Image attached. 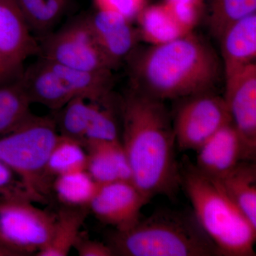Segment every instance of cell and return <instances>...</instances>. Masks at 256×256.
Returning <instances> with one entry per match:
<instances>
[{"instance_id": "obj_1", "label": "cell", "mask_w": 256, "mask_h": 256, "mask_svg": "<svg viewBox=\"0 0 256 256\" xmlns=\"http://www.w3.org/2000/svg\"><path fill=\"white\" fill-rule=\"evenodd\" d=\"M121 143L132 182L150 201L173 198L181 186L172 120L163 101L131 90L120 104Z\"/></svg>"}, {"instance_id": "obj_2", "label": "cell", "mask_w": 256, "mask_h": 256, "mask_svg": "<svg viewBox=\"0 0 256 256\" xmlns=\"http://www.w3.org/2000/svg\"><path fill=\"white\" fill-rule=\"evenodd\" d=\"M126 60L132 90L161 101L212 92L222 76L215 50L193 32Z\"/></svg>"}, {"instance_id": "obj_3", "label": "cell", "mask_w": 256, "mask_h": 256, "mask_svg": "<svg viewBox=\"0 0 256 256\" xmlns=\"http://www.w3.org/2000/svg\"><path fill=\"white\" fill-rule=\"evenodd\" d=\"M183 186L194 214L216 246L218 256H254V226L229 198L220 182L202 172L195 164L180 166Z\"/></svg>"}, {"instance_id": "obj_4", "label": "cell", "mask_w": 256, "mask_h": 256, "mask_svg": "<svg viewBox=\"0 0 256 256\" xmlns=\"http://www.w3.org/2000/svg\"><path fill=\"white\" fill-rule=\"evenodd\" d=\"M108 244L114 256H218L193 212L168 208L156 210L128 230H116Z\"/></svg>"}, {"instance_id": "obj_5", "label": "cell", "mask_w": 256, "mask_h": 256, "mask_svg": "<svg viewBox=\"0 0 256 256\" xmlns=\"http://www.w3.org/2000/svg\"><path fill=\"white\" fill-rule=\"evenodd\" d=\"M60 133L54 116L34 114L16 130L0 136V160L18 175L38 203L52 194L47 164Z\"/></svg>"}, {"instance_id": "obj_6", "label": "cell", "mask_w": 256, "mask_h": 256, "mask_svg": "<svg viewBox=\"0 0 256 256\" xmlns=\"http://www.w3.org/2000/svg\"><path fill=\"white\" fill-rule=\"evenodd\" d=\"M38 48L41 58L69 68L92 72L116 69L98 44L86 15L42 36Z\"/></svg>"}, {"instance_id": "obj_7", "label": "cell", "mask_w": 256, "mask_h": 256, "mask_svg": "<svg viewBox=\"0 0 256 256\" xmlns=\"http://www.w3.org/2000/svg\"><path fill=\"white\" fill-rule=\"evenodd\" d=\"M56 213L28 200L0 202V244L16 256L36 254L50 240Z\"/></svg>"}, {"instance_id": "obj_8", "label": "cell", "mask_w": 256, "mask_h": 256, "mask_svg": "<svg viewBox=\"0 0 256 256\" xmlns=\"http://www.w3.org/2000/svg\"><path fill=\"white\" fill-rule=\"evenodd\" d=\"M184 98L172 120L176 146L181 150L197 151L232 119L224 98L212 92Z\"/></svg>"}, {"instance_id": "obj_9", "label": "cell", "mask_w": 256, "mask_h": 256, "mask_svg": "<svg viewBox=\"0 0 256 256\" xmlns=\"http://www.w3.org/2000/svg\"><path fill=\"white\" fill-rule=\"evenodd\" d=\"M224 99L232 124L242 138L247 160L256 153V64L225 76Z\"/></svg>"}, {"instance_id": "obj_10", "label": "cell", "mask_w": 256, "mask_h": 256, "mask_svg": "<svg viewBox=\"0 0 256 256\" xmlns=\"http://www.w3.org/2000/svg\"><path fill=\"white\" fill-rule=\"evenodd\" d=\"M149 202L132 182L116 181L100 184L88 208L100 222L124 232L139 222Z\"/></svg>"}, {"instance_id": "obj_11", "label": "cell", "mask_w": 256, "mask_h": 256, "mask_svg": "<svg viewBox=\"0 0 256 256\" xmlns=\"http://www.w3.org/2000/svg\"><path fill=\"white\" fill-rule=\"evenodd\" d=\"M38 50V42L15 0H0V54L5 62L22 72L25 60Z\"/></svg>"}, {"instance_id": "obj_12", "label": "cell", "mask_w": 256, "mask_h": 256, "mask_svg": "<svg viewBox=\"0 0 256 256\" xmlns=\"http://www.w3.org/2000/svg\"><path fill=\"white\" fill-rule=\"evenodd\" d=\"M98 44L114 68L134 52L139 36L132 22L122 15L97 10L86 15Z\"/></svg>"}, {"instance_id": "obj_13", "label": "cell", "mask_w": 256, "mask_h": 256, "mask_svg": "<svg viewBox=\"0 0 256 256\" xmlns=\"http://www.w3.org/2000/svg\"><path fill=\"white\" fill-rule=\"evenodd\" d=\"M195 166L210 178L220 180L242 160H247L242 138L233 124L218 130L197 150Z\"/></svg>"}, {"instance_id": "obj_14", "label": "cell", "mask_w": 256, "mask_h": 256, "mask_svg": "<svg viewBox=\"0 0 256 256\" xmlns=\"http://www.w3.org/2000/svg\"><path fill=\"white\" fill-rule=\"evenodd\" d=\"M20 78L32 104L56 111L74 98L50 63L41 57L23 68Z\"/></svg>"}, {"instance_id": "obj_15", "label": "cell", "mask_w": 256, "mask_h": 256, "mask_svg": "<svg viewBox=\"0 0 256 256\" xmlns=\"http://www.w3.org/2000/svg\"><path fill=\"white\" fill-rule=\"evenodd\" d=\"M218 40L225 76L256 63V13L232 24Z\"/></svg>"}, {"instance_id": "obj_16", "label": "cell", "mask_w": 256, "mask_h": 256, "mask_svg": "<svg viewBox=\"0 0 256 256\" xmlns=\"http://www.w3.org/2000/svg\"><path fill=\"white\" fill-rule=\"evenodd\" d=\"M86 171L99 184L116 181L132 182V174L120 140L94 141L84 144Z\"/></svg>"}, {"instance_id": "obj_17", "label": "cell", "mask_w": 256, "mask_h": 256, "mask_svg": "<svg viewBox=\"0 0 256 256\" xmlns=\"http://www.w3.org/2000/svg\"><path fill=\"white\" fill-rule=\"evenodd\" d=\"M229 198L256 227V166L242 160L228 174L217 180Z\"/></svg>"}, {"instance_id": "obj_18", "label": "cell", "mask_w": 256, "mask_h": 256, "mask_svg": "<svg viewBox=\"0 0 256 256\" xmlns=\"http://www.w3.org/2000/svg\"><path fill=\"white\" fill-rule=\"evenodd\" d=\"M136 20L139 38L151 46L168 43L190 34L180 26L163 2L144 6Z\"/></svg>"}, {"instance_id": "obj_19", "label": "cell", "mask_w": 256, "mask_h": 256, "mask_svg": "<svg viewBox=\"0 0 256 256\" xmlns=\"http://www.w3.org/2000/svg\"><path fill=\"white\" fill-rule=\"evenodd\" d=\"M88 208L60 207L56 213V222L50 240L37 256H66L82 233Z\"/></svg>"}, {"instance_id": "obj_20", "label": "cell", "mask_w": 256, "mask_h": 256, "mask_svg": "<svg viewBox=\"0 0 256 256\" xmlns=\"http://www.w3.org/2000/svg\"><path fill=\"white\" fill-rule=\"evenodd\" d=\"M32 104L20 76L0 84V136L16 130L31 118L34 114Z\"/></svg>"}, {"instance_id": "obj_21", "label": "cell", "mask_w": 256, "mask_h": 256, "mask_svg": "<svg viewBox=\"0 0 256 256\" xmlns=\"http://www.w3.org/2000/svg\"><path fill=\"white\" fill-rule=\"evenodd\" d=\"M99 186L86 170H80L55 178L52 194L64 206L88 208Z\"/></svg>"}, {"instance_id": "obj_22", "label": "cell", "mask_w": 256, "mask_h": 256, "mask_svg": "<svg viewBox=\"0 0 256 256\" xmlns=\"http://www.w3.org/2000/svg\"><path fill=\"white\" fill-rule=\"evenodd\" d=\"M32 34L44 36L65 14L70 0H15Z\"/></svg>"}, {"instance_id": "obj_23", "label": "cell", "mask_w": 256, "mask_h": 256, "mask_svg": "<svg viewBox=\"0 0 256 256\" xmlns=\"http://www.w3.org/2000/svg\"><path fill=\"white\" fill-rule=\"evenodd\" d=\"M210 33L216 38L232 24L256 12V0H205Z\"/></svg>"}, {"instance_id": "obj_24", "label": "cell", "mask_w": 256, "mask_h": 256, "mask_svg": "<svg viewBox=\"0 0 256 256\" xmlns=\"http://www.w3.org/2000/svg\"><path fill=\"white\" fill-rule=\"evenodd\" d=\"M87 152L82 142L60 134L47 164V172L52 180L60 175L86 170Z\"/></svg>"}, {"instance_id": "obj_25", "label": "cell", "mask_w": 256, "mask_h": 256, "mask_svg": "<svg viewBox=\"0 0 256 256\" xmlns=\"http://www.w3.org/2000/svg\"><path fill=\"white\" fill-rule=\"evenodd\" d=\"M54 112V118L58 133L84 144L92 112V101L82 97L74 98Z\"/></svg>"}, {"instance_id": "obj_26", "label": "cell", "mask_w": 256, "mask_h": 256, "mask_svg": "<svg viewBox=\"0 0 256 256\" xmlns=\"http://www.w3.org/2000/svg\"><path fill=\"white\" fill-rule=\"evenodd\" d=\"M112 96L102 101H92V112L84 144L94 141L120 140L118 126L112 106Z\"/></svg>"}, {"instance_id": "obj_27", "label": "cell", "mask_w": 256, "mask_h": 256, "mask_svg": "<svg viewBox=\"0 0 256 256\" xmlns=\"http://www.w3.org/2000/svg\"><path fill=\"white\" fill-rule=\"evenodd\" d=\"M9 200L38 203L18 175L0 160V202Z\"/></svg>"}, {"instance_id": "obj_28", "label": "cell", "mask_w": 256, "mask_h": 256, "mask_svg": "<svg viewBox=\"0 0 256 256\" xmlns=\"http://www.w3.org/2000/svg\"><path fill=\"white\" fill-rule=\"evenodd\" d=\"M97 10L114 12L127 18L136 20L146 6V0H94Z\"/></svg>"}, {"instance_id": "obj_29", "label": "cell", "mask_w": 256, "mask_h": 256, "mask_svg": "<svg viewBox=\"0 0 256 256\" xmlns=\"http://www.w3.org/2000/svg\"><path fill=\"white\" fill-rule=\"evenodd\" d=\"M74 248L80 256H114L112 249L108 244L90 239L86 234L80 233Z\"/></svg>"}, {"instance_id": "obj_30", "label": "cell", "mask_w": 256, "mask_h": 256, "mask_svg": "<svg viewBox=\"0 0 256 256\" xmlns=\"http://www.w3.org/2000/svg\"><path fill=\"white\" fill-rule=\"evenodd\" d=\"M21 73L12 68L0 54V84L16 78Z\"/></svg>"}, {"instance_id": "obj_31", "label": "cell", "mask_w": 256, "mask_h": 256, "mask_svg": "<svg viewBox=\"0 0 256 256\" xmlns=\"http://www.w3.org/2000/svg\"><path fill=\"white\" fill-rule=\"evenodd\" d=\"M163 2L184 8H202L205 11V0H164Z\"/></svg>"}, {"instance_id": "obj_32", "label": "cell", "mask_w": 256, "mask_h": 256, "mask_svg": "<svg viewBox=\"0 0 256 256\" xmlns=\"http://www.w3.org/2000/svg\"><path fill=\"white\" fill-rule=\"evenodd\" d=\"M0 256H16L14 252L0 244Z\"/></svg>"}]
</instances>
